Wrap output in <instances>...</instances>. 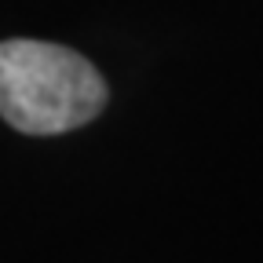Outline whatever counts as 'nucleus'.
Segmentation results:
<instances>
[{
	"label": "nucleus",
	"instance_id": "nucleus-1",
	"mask_svg": "<svg viewBox=\"0 0 263 263\" xmlns=\"http://www.w3.org/2000/svg\"><path fill=\"white\" fill-rule=\"evenodd\" d=\"M106 81L77 51L48 41L0 44V117L26 136H59L106 106Z\"/></svg>",
	"mask_w": 263,
	"mask_h": 263
}]
</instances>
